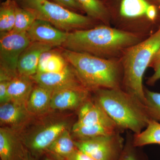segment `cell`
Returning <instances> with one entry per match:
<instances>
[{"instance_id":"obj_15","label":"cell","mask_w":160,"mask_h":160,"mask_svg":"<svg viewBox=\"0 0 160 160\" xmlns=\"http://www.w3.org/2000/svg\"><path fill=\"white\" fill-rule=\"evenodd\" d=\"M32 116L26 104L9 102L0 106V124L3 127L15 130L26 124Z\"/></svg>"},{"instance_id":"obj_23","label":"cell","mask_w":160,"mask_h":160,"mask_svg":"<svg viewBox=\"0 0 160 160\" xmlns=\"http://www.w3.org/2000/svg\"><path fill=\"white\" fill-rule=\"evenodd\" d=\"M88 17L92 19L99 20L106 24L109 22L108 11L100 0H76Z\"/></svg>"},{"instance_id":"obj_25","label":"cell","mask_w":160,"mask_h":160,"mask_svg":"<svg viewBox=\"0 0 160 160\" xmlns=\"http://www.w3.org/2000/svg\"><path fill=\"white\" fill-rule=\"evenodd\" d=\"M36 19V17L33 12L17 5L14 27L12 31L26 32Z\"/></svg>"},{"instance_id":"obj_35","label":"cell","mask_w":160,"mask_h":160,"mask_svg":"<svg viewBox=\"0 0 160 160\" xmlns=\"http://www.w3.org/2000/svg\"><path fill=\"white\" fill-rule=\"evenodd\" d=\"M45 160H52L51 159L49 158H46V159H45Z\"/></svg>"},{"instance_id":"obj_1","label":"cell","mask_w":160,"mask_h":160,"mask_svg":"<svg viewBox=\"0 0 160 160\" xmlns=\"http://www.w3.org/2000/svg\"><path fill=\"white\" fill-rule=\"evenodd\" d=\"M135 33L101 26L68 32L62 46L69 51L109 58L139 42Z\"/></svg>"},{"instance_id":"obj_20","label":"cell","mask_w":160,"mask_h":160,"mask_svg":"<svg viewBox=\"0 0 160 160\" xmlns=\"http://www.w3.org/2000/svg\"><path fill=\"white\" fill-rule=\"evenodd\" d=\"M72 132L75 140L86 139L116 132H124L117 126L104 125L72 126Z\"/></svg>"},{"instance_id":"obj_33","label":"cell","mask_w":160,"mask_h":160,"mask_svg":"<svg viewBox=\"0 0 160 160\" xmlns=\"http://www.w3.org/2000/svg\"><path fill=\"white\" fill-rule=\"evenodd\" d=\"M160 62V48L156 53L152 61L150 67H152L154 69L155 67L157 66L158 64Z\"/></svg>"},{"instance_id":"obj_24","label":"cell","mask_w":160,"mask_h":160,"mask_svg":"<svg viewBox=\"0 0 160 160\" xmlns=\"http://www.w3.org/2000/svg\"><path fill=\"white\" fill-rule=\"evenodd\" d=\"M17 4L12 0H6L0 7V32L11 31L14 27L16 8Z\"/></svg>"},{"instance_id":"obj_34","label":"cell","mask_w":160,"mask_h":160,"mask_svg":"<svg viewBox=\"0 0 160 160\" xmlns=\"http://www.w3.org/2000/svg\"><path fill=\"white\" fill-rule=\"evenodd\" d=\"M24 160H36L35 157L32 155L31 153L28 151L26 153V157Z\"/></svg>"},{"instance_id":"obj_19","label":"cell","mask_w":160,"mask_h":160,"mask_svg":"<svg viewBox=\"0 0 160 160\" xmlns=\"http://www.w3.org/2000/svg\"><path fill=\"white\" fill-rule=\"evenodd\" d=\"M69 65V62L64 57L62 52L52 49L45 52L41 55L37 72H59L66 69Z\"/></svg>"},{"instance_id":"obj_13","label":"cell","mask_w":160,"mask_h":160,"mask_svg":"<svg viewBox=\"0 0 160 160\" xmlns=\"http://www.w3.org/2000/svg\"><path fill=\"white\" fill-rule=\"evenodd\" d=\"M97 125L117 126L94 98L90 97L78 109V120L72 126Z\"/></svg>"},{"instance_id":"obj_36","label":"cell","mask_w":160,"mask_h":160,"mask_svg":"<svg viewBox=\"0 0 160 160\" xmlns=\"http://www.w3.org/2000/svg\"><path fill=\"white\" fill-rule=\"evenodd\" d=\"M159 1H160V0H159Z\"/></svg>"},{"instance_id":"obj_30","label":"cell","mask_w":160,"mask_h":160,"mask_svg":"<svg viewBox=\"0 0 160 160\" xmlns=\"http://www.w3.org/2000/svg\"><path fill=\"white\" fill-rule=\"evenodd\" d=\"M154 72L152 76L149 78L146 83L150 86H153L155 83L160 79V62L154 68Z\"/></svg>"},{"instance_id":"obj_8","label":"cell","mask_w":160,"mask_h":160,"mask_svg":"<svg viewBox=\"0 0 160 160\" xmlns=\"http://www.w3.org/2000/svg\"><path fill=\"white\" fill-rule=\"evenodd\" d=\"M68 123L60 120L40 126L22 139L27 150L34 157L46 152L62 132L68 129Z\"/></svg>"},{"instance_id":"obj_22","label":"cell","mask_w":160,"mask_h":160,"mask_svg":"<svg viewBox=\"0 0 160 160\" xmlns=\"http://www.w3.org/2000/svg\"><path fill=\"white\" fill-rule=\"evenodd\" d=\"M150 5L146 0H122L120 5V15L127 19L146 17Z\"/></svg>"},{"instance_id":"obj_7","label":"cell","mask_w":160,"mask_h":160,"mask_svg":"<svg viewBox=\"0 0 160 160\" xmlns=\"http://www.w3.org/2000/svg\"><path fill=\"white\" fill-rule=\"evenodd\" d=\"M31 42L26 32H1L0 70L16 76L20 55Z\"/></svg>"},{"instance_id":"obj_26","label":"cell","mask_w":160,"mask_h":160,"mask_svg":"<svg viewBox=\"0 0 160 160\" xmlns=\"http://www.w3.org/2000/svg\"><path fill=\"white\" fill-rule=\"evenodd\" d=\"M133 132L127 131L125 145L119 160H148L146 154L140 148L134 146L132 142Z\"/></svg>"},{"instance_id":"obj_17","label":"cell","mask_w":160,"mask_h":160,"mask_svg":"<svg viewBox=\"0 0 160 160\" xmlns=\"http://www.w3.org/2000/svg\"><path fill=\"white\" fill-rule=\"evenodd\" d=\"M34 84L30 77L18 74L11 80L8 87L9 102L26 104Z\"/></svg>"},{"instance_id":"obj_16","label":"cell","mask_w":160,"mask_h":160,"mask_svg":"<svg viewBox=\"0 0 160 160\" xmlns=\"http://www.w3.org/2000/svg\"><path fill=\"white\" fill-rule=\"evenodd\" d=\"M52 92L50 89L35 84L26 103L27 109L32 116L45 114L51 109L50 104Z\"/></svg>"},{"instance_id":"obj_4","label":"cell","mask_w":160,"mask_h":160,"mask_svg":"<svg viewBox=\"0 0 160 160\" xmlns=\"http://www.w3.org/2000/svg\"><path fill=\"white\" fill-rule=\"evenodd\" d=\"M160 48V27L146 40L126 49L121 62L122 69V89L144 105L146 98L143 76Z\"/></svg>"},{"instance_id":"obj_28","label":"cell","mask_w":160,"mask_h":160,"mask_svg":"<svg viewBox=\"0 0 160 160\" xmlns=\"http://www.w3.org/2000/svg\"><path fill=\"white\" fill-rule=\"evenodd\" d=\"M14 77L6 72L0 70V103L9 102L8 89L10 82Z\"/></svg>"},{"instance_id":"obj_18","label":"cell","mask_w":160,"mask_h":160,"mask_svg":"<svg viewBox=\"0 0 160 160\" xmlns=\"http://www.w3.org/2000/svg\"><path fill=\"white\" fill-rule=\"evenodd\" d=\"M75 140L68 129L58 137L46 149L48 152L58 160H68L76 151Z\"/></svg>"},{"instance_id":"obj_12","label":"cell","mask_w":160,"mask_h":160,"mask_svg":"<svg viewBox=\"0 0 160 160\" xmlns=\"http://www.w3.org/2000/svg\"><path fill=\"white\" fill-rule=\"evenodd\" d=\"M28 152L22 139L15 130L7 127L0 128L1 160H24Z\"/></svg>"},{"instance_id":"obj_31","label":"cell","mask_w":160,"mask_h":160,"mask_svg":"<svg viewBox=\"0 0 160 160\" xmlns=\"http://www.w3.org/2000/svg\"><path fill=\"white\" fill-rule=\"evenodd\" d=\"M68 160H94L77 149Z\"/></svg>"},{"instance_id":"obj_9","label":"cell","mask_w":160,"mask_h":160,"mask_svg":"<svg viewBox=\"0 0 160 160\" xmlns=\"http://www.w3.org/2000/svg\"><path fill=\"white\" fill-rule=\"evenodd\" d=\"M91 92L85 86H71L52 92L50 108L53 110L78 109L91 97Z\"/></svg>"},{"instance_id":"obj_11","label":"cell","mask_w":160,"mask_h":160,"mask_svg":"<svg viewBox=\"0 0 160 160\" xmlns=\"http://www.w3.org/2000/svg\"><path fill=\"white\" fill-rule=\"evenodd\" d=\"M31 42H38L52 47L62 46L68 32L56 28L50 23L37 19L26 32Z\"/></svg>"},{"instance_id":"obj_29","label":"cell","mask_w":160,"mask_h":160,"mask_svg":"<svg viewBox=\"0 0 160 160\" xmlns=\"http://www.w3.org/2000/svg\"><path fill=\"white\" fill-rule=\"evenodd\" d=\"M57 3L61 6L72 9L82 10L79 4L76 0H54Z\"/></svg>"},{"instance_id":"obj_21","label":"cell","mask_w":160,"mask_h":160,"mask_svg":"<svg viewBox=\"0 0 160 160\" xmlns=\"http://www.w3.org/2000/svg\"><path fill=\"white\" fill-rule=\"evenodd\" d=\"M132 142L138 147L151 144L160 145V122L150 119L144 130L138 134L133 133Z\"/></svg>"},{"instance_id":"obj_2","label":"cell","mask_w":160,"mask_h":160,"mask_svg":"<svg viewBox=\"0 0 160 160\" xmlns=\"http://www.w3.org/2000/svg\"><path fill=\"white\" fill-rule=\"evenodd\" d=\"M92 92L95 99L123 132L138 134L147 126L150 118L145 105L122 88L100 89Z\"/></svg>"},{"instance_id":"obj_27","label":"cell","mask_w":160,"mask_h":160,"mask_svg":"<svg viewBox=\"0 0 160 160\" xmlns=\"http://www.w3.org/2000/svg\"><path fill=\"white\" fill-rule=\"evenodd\" d=\"M145 106L149 117L160 122V92H155L144 88Z\"/></svg>"},{"instance_id":"obj_6","label":"cell","mask_w":160,"mask_h":160,"mask_svg":"<svg viewBox=\"0 0 160 160\" xmlns=\"http://www.w3.org/2000/svg\"><path fill=\"white\" fill-rule=\"evenodd\" d=\"M121 132L75 140L77 148L94 160H119L125 139Z\"/></svg>"},{"instance_id":"obj_3","label":"cell","mask_w":160,"mask_h":160,"mask_svg":"<svg viewBox=\"0 0 160 160\" xmlns=\"http://www.w3.org/2000/svg\"><path fill=\"white\" fill-rule=\"evenodd\" d=\"M62 53L91 92L100 89L122 88V69L118 61L65 49Z\"/></svg>"},{"instance_id":"obj_10","label":"cell","mask_w":160,"mask_h":160,"mask_svg":"<svg viewBox=\"0 0 160 160\" xmlns=\"http://www.w3.org/2000/svg\"><path fill=\"white\" fill-rule=\"evenodd\" d=\"M31 78L35 84L52 92L71 86H85L74 68L69 64L66 69L59 72H37Z\"/></svg>"},{"instance_id":"obj_32","label":"cell","mask_w":160,"mask_h":160,"mask_svg":"<svg viewBox=\"0 0 160 160\" xmlns=\"http://www.w3.org/2000/svg\"><path fill=\"white\" fill-rule=\"evenodd\" d=\"M158 15V10L154 5L151 4L147 10L146 18L150 21H154L156 19Z\"/></svg>"},{"instance_id":"obj_5","label":"cell","mask_w":160,"mask_h":160,"mask_svg":"<svg viewBox=\"0 0 160 160\" xmlns=\"http://www.w3.org/2000/svg\"><path fill=\"white\" fill-rule=\"evenodd\" d=\"M22 7L33 12L38 19L46 21L62 31L86 29L92 19L69 10L49 0H18Z\"/></svg>"},{"instance_id":"obj_14","label":"cell","mask_w":160,"mask_h":160,"mask_svg":"<svg viewBox=\"0 0 160 160\" xmlns=\"http://www.w3.org/2000/svg\"><path fill=\"white\" fill-rule=\"evenodd\" d=\"M52 48L43 43L31 42L20 55L18 63V74L30 77L35 74L41 55Z\"/></svg>"}]
</instances>
